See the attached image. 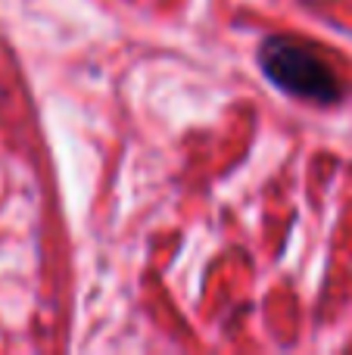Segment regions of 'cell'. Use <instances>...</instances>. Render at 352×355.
Returning a JSON list of instances; mask_svg holds the SVG:
<instances>
[{
	"instance_id": "obj_1",
	"label": "cell",
	"mask_w": 352,
	"mask_h": 355,
	"mask_svg": "<svg viewBox=\"0 0 352 355\" xmlns=\"http://www.w3.org/2000/svg\"><path fill=\"white\" fill-rule=\"evenodd\" d=\"M259 66L265 78L287 97L309 100L318 106H331L343 97V85L331 62L290 35L265 37L259 47Z\"/></svg>"
}]
</instances>
